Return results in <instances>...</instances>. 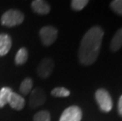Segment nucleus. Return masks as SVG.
<instances>
[{"mask_svg": "<svg viewBox=\"0 0 122 121\" xmlns=\"http://www.w3.org/2000/svg\"><path fill=\"white\" fill-rule=\"evenodd\" d=\"M12 47V39L6 33L0 34V57H3L9 53Z\"/></svg>", "mask_w": 122, "mask_h": 121, "instance_id": "obj_9", "label": "nucleus"}, {"mask_svg": "<svg viewBox=\"0 0 122 121\" xmlns=\"http://www.w3.org/2000/svg\"><path fill=\"white\" fill-rule=\"evenodd\" d=\"M51 95H53L54 97H66L70 95V91L69 90H67L65 87H58L54 88L51 91Z\"/></svg>", "mask_w": 122, "mask_h": 121, "instance_id": "obj_15", "label": "nucleus"}, {"mask_svg": "<svg viewBox=\"0 0 122 121\" xmlns=\"http://www.w3.org/2000/svg\"><path fill=\"white\" fill-rule=\"evenodd\" d=\"M87 0H72L71 2V6L75 11H80L87 6Z\"/></svg>", "mask_w": 122, "mask_h": 121, "instance_id": "obj_17", "label": "nucleus"}, {"mask_svg": "<svg viewBox=\"0 0 122 121\" xmlns=\"http://www.w3.org/2000/svg\"><path fill=\"white\" fill-rule=\"evenodd\" d=\"M8 104L10 106L17 111H20L24 109L25 105V100L22 96L13 91L10 97Z\"/></svg>", "mask_w": 122, "mask_h": 121, "instance_id": "obj_10", "label": "nucleus"}, {"mask_svg": "<svg viewBox=\"0 0 122 121\" xmlns=\"http://www.w3.org/2000/svg\"><path fill=\"white\" fill-rule=\"evenodd\" d=\"M117 110L119 115L122 116V95L120 97V98H119L118 104H117Z\"/></svg>", "mask_w": 122, "mask_h": 121, "instance_id": "obj_19", "label": "nucleus"}, {"mask_svg": "<svg viewBox=\"0 0 122 121\" xmlns=\"http://www.w3.org/2000/svg\"><path fill=\"white\" fill-rule=\"evenodd\" d=\"M12 92L13 90L9 87H3L0 90V108H3L6 104H8Z\"/></svg>", "mask_w": 122, "mask_h": 121, "instance_id": "obj_13", "label": "nucleus"}, {"mask_svg": "<svg viewBox=\"0 0 122 121\" xmlns=\"http://www.w3.org/2000/svg\"><path fill=\"white\" fill-rule=\"evenodd\" d=\"M33 87V80L32 78L27 77L22 80L20 85V92L23 95H27L31 92Z\"/></svg>", "mask_w": 122, "mask_h": 121, "instance_id": "obj_14", "label": "nucleus"}, {"mask_svg": "<svg viewBox=\"0 0 122 121\" xmlns=\"http://www.w3.org/2000/svg\"><path fill=\"white\" fill-rule=\"evenodd\" d=\"M82 119V110L79 106L72 105L61 113L59 121H80Z\"/></svg>", "mask_w": 122, "mask_h": 121, "instance_id": "obj_6", "label": "nucleus"}, {"mask_svg": "<svg viewBox=\"0 0 122 121\" xmlns=\"http://www.w3.org/2000/svg\"><path fill=\"white\" fill-rule=\"evenodd\" d=\"M46 96L45 91L41 88H36L31 92L29 97V107L32 109L41 106L46 102Z\"/></svg>", "mask_w": 122, "mask_h": 121, "instance_id": "obj_7", "label": "nucleus"}, {"mask_svg": "<svg viewBox=\"0 0 122 121\" xmlns=\"http://www.w3.org/2000/svg\"><path fill=\"white\" fill-rule=\"evenodd\" d=\"M51 113L47 110H41L33 116V121H51Z\"/></svg>", "mask_w": 122, "mask_h": 121, "instance_id": "obj_16", "label": "nucleus"}, {"mask_svg": "<svg viewBox=\"0 0 122 121\" xmlns=\"http://www.w3.org/2000/svg\"><path fill=\"white\" fill-rule=\"evenodd\" d=\"M40 37L43 45L45 47H50L58 38V29L51 25L44 26L41 28L40 31Z\"/></svg>", "mask_w": 122, "mask_h": 121, "instance_id": "obj_4", "label": "nucleus"}, {"mask_svg": "<svg viewBox=\"0 0 122 121\" xmlns=\"http://www.w3.org/2000/svg\"><path fill=\"white\" fill-rule=\"evenodd\" d=\"M96 102L101 109L104 112H109L113 108V100L109 92L105 89H98L96 91L95 94Z\"/></svg>", "mask_w": 122, "mask_h": 121, "instance_id": "obj_3", "label": "nucleus"}, {"mask_svg": "<svg viewBox=\"0 0 122 121\" xmlns=\"http://www.w3.org/2000/svg\"><path fill=\"white\" fill-rule=\"evenodd\" d=\"M32 10L40 15H46L51 11V6L46 1L43 0H34L31 3Z\"/></svg>", "mask_w": 122, "mask_h": 121, "instance_id": "obj_8", "label": "nucleus"}, {"mask_svg": "<svg viewBox=\"0 0 122 121\" xmlns=\"http://www.w3.org/2000/svg\"><path fill=\"white\" fill-rule=\"evenodd\" d=\"M25 20V15L20 10L10 9L1 17V23L3 26L11 28L22 24Z\"/></svg>", "mask_w": 122, "mask_h": 121, "instance_id": "obj_2", "label": "nucleus"}, {"mask_svg": "<svg viewBox=\"0 0 122 121\" xmlns=\"http://www.w3.org/2000/svg\"><path fill=\"white\" fill-rule=\"evenodd\" d=\"M122 47V28L118 29L110 43V49L113 52L119 50Z\"/></svg>", "mask_w": 122, "mask_h": 121, "instance_id": "obj_11", "label": "nucleus"}, {"mask_svg": "<svg viewBox=\"0 0 122 121\" xmlns=\"http://www.w3.org/2000/svg\"><path fill=\"white\" fill-rule=\"evenodd\" d=\"M28 52L27 49L25 47L20 48L16 53V56H15V59H14L15 64L17 65H24L28 61Z\"/></svg>", "mask_w": 122, "mask_h": 121, "instance_id": "obj_12", "label": "nucleus"}, {"mask_svg": "<svg viewBox=\"0 0 122 121\" xmlns=\"http://www.w3.org/2000/svg\"><path fill=\"white\" fill-rule=\"evenodd\" d=\"M54 68V61L51 58H45L40 61L36 68L37 75L41 79H47L53 73Z\"/></svg>", "mask_w": 122, "mask_h": 121, "instance_id": "obj_5", "label": "nucleus"}, {"mask_svg": "<svg viewBox=\"0 0 122 121\" xmlns=\"http://www.w3.org/2000/svg\"><path fill=\"white\" fill-rule=\"evenodd\" d=\"M110 7L116 14L122 16V0H114L110 3Z\"/></svg>", "mask_w": 122, "mask_h": 121, "instance_id": "obj_18", "label": "nucleus"}, {"mask_svg": "<svg viewBox=\"0 0 122 121\" xmlns=\"http://www.w3.org/2000/svg\"><path fill=\"white\" fill-rule=\"evenodd\" d=\"M104 32L99 26L91 28L83 37L80 42L78 58L83 65L94 64L99 55Z\"/></svg>", "mask_w": 122, "mask_h": 121, "instance_id": "obj_1", "label": "nucleus"}]
</instances>
